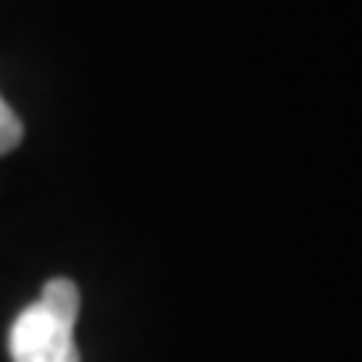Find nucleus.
<instances>
[{
	"instance_id": "f257e3e1",
	"label": "nucleus",
	"mask_w": 362,
	"mask_h": 362,
	"mask_svg": "<svg viewBox=\"0 0 362 362\" xmlns=\"http://www.w3.org/2000/svg\"><path fill=\"white\" fill-rule=\"evenodd\" d=\"M7 346L13 362H81L74 322L54 315L40 298L13 319Z\"/></svg>"
},
{
	"instance_id": "f03ea898",
	"label": "nucleus",
	"mask_w": 362,
	"mask_h": 362,
	"mask_svg": "<svg viewBox=\"0 0 362 362\" xmlns=\"http://www.w3.org/2000/svg\"><path fill=\"white\" fill-rule=\"evenodd\" d=\"M40 302H44L54 315H61V319H67V322H78L81 292L71 279H51V282L44 285V292H40Z\"/></svg>"
},
{
	"instance_id": "7ed1b4c3",
	"label": "nucleus",
	"mask_w": 362,
	"mask_h": 362,
	"mask_svg": "<svg viewBox=\"0 0 362 362\" xmlns=\"http://www.w3.org/2000/svg\"><path fill=\"white\" fill-rule=\"evenodd\" d=\"M21 138H24V124H21V117L13 115V107L0 98V155L13 151V148L21 144Z\"/></svg>"
}]
</instances>
